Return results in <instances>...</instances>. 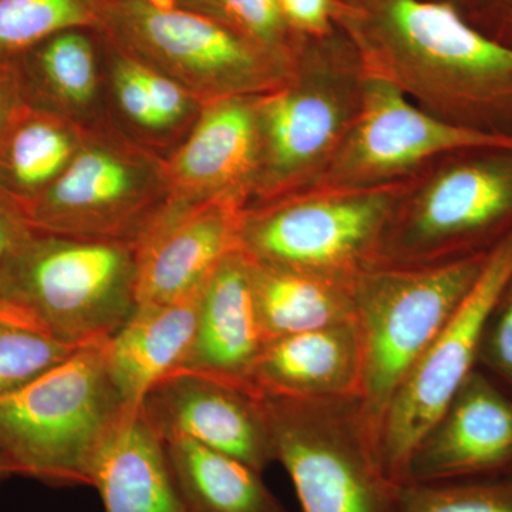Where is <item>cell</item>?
<instances>
[{"mask_svg":"<svg viewBox=\"0 0 512 512\" xmlns=\"http://www.w3.org/2000/svg\"><path fill=\"white\" fill-rule=\"evenodd\" d=\"M336 26L369 76L450 126L512 141V47L448 0H338Z\"/></svg>","mask_w":512,"mask_h":512,"instance_id":"cell-1","label":"cell"},{"mask_svg":"<svg viewBox=\"0 0 512 512\" xmlns=\"http://www.w3.org/2000/svg\"><path fill=\"white\" fill-rule=\"evenodd\" d=\"M512 235V141L450 151L407 181L370 268L490 254Z\"/></svg>","mask_w":512,"mask_h":512,"instance_id":"cell-2","label":"cell"},{"mask_svg":"<svg viewBox=\"0 0 512 512\" xmlns=\"http://www.w3.org/2000/svg\"><path fill=\"white\" fill-rule=\"evenodd\" d=\"M366 83L359 53L339 28L299 39L286 82L256 99L259 167L249 205L298 194L318 181L362 111Z\"/></svg>","mask_w":512,"mask_h":512,"instance_id":"cell-3","label":"cell"},{"mask_svg":"<svg viewBox=\"0 0 512 512\" xmlns=\"http://www.w3.org/2000/svg\"><path fill=\"white\" fill-rule=\"evenodd\" d=\"M107 339L0 397V453L13 476L50 487L92 485L101 448L128 412L111 377Z\"/></svg>","mask_w":512,"mask_h":512,"instance_id":"cell-4","label":"cell"},{"mask_svg":"<svg viewBox=\"0 0 512 512\" xmlns=\"http://www.w3.org/2000/svg\"><path fill=\"white\" fill-rule=\"evenodd\" d=\"M0 299L62 342L109 339L137 306L134 248L107 239L36 234L0 261Z\"/></svg>","mask_w":512,"mask_h":512,"instance_id":"cell-5","label":"cell"},{"mask_svg":"<svg viewBox=\"0 0 512 512\" xmlns=\"http://www.w3.org/2000/svg\"><path fill=\"white\" fill-rule=\"evenodd\" d=\"M103 26L201 106L274 92L295 59L259 45L227 20L168 0H104Z\"/></svg>","mask_w":512,"mask_h":512,"instance_id":"cell-6","label":"cell"},{"mask_svg":"<svg viewBox=\"0 0 512 512\" xmlns=\"http://www.w3.org/2000/svg\"><path fill=\"white\" fill-rule=\"evenodd\" d=\"M259 397L303 512H397L399 484L384 473L362 397Z\"/></svg>","mask_w":512,"mask_h":512,"instance_id":"cell-7","label":"cell"},{"mask_svg":"<svg viewBox=\"0 0 512 512\" xmlns=\"http://www.w3.org/2000/svg\"><path fill=\"white\" fill-rule=\"evenodd\" d=\"M490 254L423 268H367L353 279L365 359L362 402L375 430L404 377L473 291Z\"/></svg>","mask_w":512,"mask_h":512,"instance_id":"cell-8","label":"cell"},{"mask_svg":"<svg viewBox=\"0 0 512 512\" xmlns=\"http://www.w3.org/2000/svg\"><path fill=\"white\" fill-rule=\"evenodd\" d=\"M407 181L359 190L302 191L248 205L239 249L258 264L350 285L372 266Z\"/></svg>","mask_w":512,"mask_h":512,"instance_id":"cell-9","label":"cell"},{"mask_svg":"<svg viewBox=\"0 0 512 512\" xmlns=\"http://www.w3.org/2000/svg\"><path fill=\"white\" fill-rule=\"evenodd\" d=\"M163 163L106 137H84L55 183L19 208L37 234L133 247L167 201Z\"/></svg>","mask_w":512,"mask_h":512,"instance_id":"cell-10","label":"cell"},{"mask_svg":"<svg viewBox=\"0 0 512 512\" xmlns=\"http://www.w3.org/2000/svg\"><path fill=\"white\" fill-rule=\"evenodd\" d=\"M511 274L512 235L491 251L473 291L384 409L376 429L377 451L394 484L404 483L414 448L477 369L485 318Z\"/></svg>","mask_w":512,"mask_h":512,"instance_id":"cell-11","label":"cell"},{"mask_svg":"<svg viewBox=\"0 0 512 512\" xmlns=\"http://www.w3.org/2000/svg\"><path fill=\"white\" fill-rule=\"evenodd\" d=\"M450 126L367 74L362 111L318 181L308 190H359L402 183L460 148L508 143Z\"/></svg>","mask_w":512,"mask_h":512,"instance_id":"cell-12","label":"cell"},{"mask_svg":"<svg viewBox=\"0 0 512 512\" xmlns=\"http://www.w3.org/2000/svg\"><path fill=\"white\" fill-rule=\"evenodd\" d=\"M245 202L167 198L134 242L137 305L163 303L201 288L239 249Z\"/></svg>","mask_w":512,"mask_h":512,"instance_id":"cell-13","label":"cell"},{"mask_svg":"<svg viewBox=\"0 0 512 512\" xmlns=\"http://www.w3.org/2000/svg\"><path fill=\"white\" fill-rule=\"evenodd\" d=\"M140 410L163 441L187 437L258 473L275 461L261 397L251 390L177 370L148 390Z\"/></svg>","mask_w":512,"mask_h":512,"instance_id":"cell-14","label":"cell"},{"mask_svg":"<svg viewBox=\"0 0 512 512\" xmlns=\"http://www.w3.org/2000/svg\"><path fill=\"white\" fill-rule=\"evenodd\" d=\"M497 478H512V394L477 367L414 448L404 483Z\"/></svg>","mask_w":512,"mask_h":512,"instance_id":"cell-15","label":"cell"},{"mask_svg":"<svg viewBox=\"0 0 512 512\" xmlns=\"http://www.w3.org/2000/svg\"><path fill=\"white\" fill-rule=\"evenodd\" d=\"M256 99L229 97L200 107L190 137L163 163L168 198L251 204L259 167Z\"/></svg>","mask_w":512,"mask_h":512,"instance_id":"cell-16","label":"cell"},{"mask_svg":"<svg viewBox=\"0 0 512 512\" xmlns=\"http://www.w3.org/2000/svg\"><path fill=\"white\" fill-rule=\"evenodd\" d=\"M265 345L255 308L251 261L237 249L222 259L202 285L194 342L180 370L254 392L249 380Z\"/></svg>","mask_w":512,"mask_h":512,"instance_id":"cell-17","label":"cell"},{"mask_svg":"<svg viewBox=\"0 0 512 512\" xmlns=\"http://www.w3.org/2000/svg\"><path fill=\"white\" fill-rule=\"evenodd\" d=\"M365 359L355 320L266 343L251 389L305 400L362 397Z\"/></svg>","mask_w":512,"mask_h":512,"instance_id":"cell-18","label":"cell"},{"mask_svg":"<svg viewBox=\"0 0 512 512\" xmlns=\"http://www.w3.org/2000/svg\"><path fill=\"white\" fill-rule=\"evenodd\" d=\"M201 288L174 301L137 305L107 339V365L127 409H140L148 390L184 365L197 329Z\"/></svg>","mask_w":512,"mask_h":512,"instance_id":"cell-19","label":"cell"},{"mask_svg":"<svg viewBox=\"0 0 512 512\" xmlns=\"http://www.w3.org/2000/svg\"><path fill=\"white\" fill-rule=\"evenodd\" d=\"M92 487L106 512H188L175 487L164 441L140 409L128 410L101 448Z\"/></svg>","mask_w":512,"mask_h":512,"instance_id":"cell-20","label":"cell"},{"mask_svg":"<svg viewBox=\"0 0 512 512\" xmlns=\"http://www.w3.org/2000/svg\"><path fill=\"white\" fill-rule=\"evenodd\" d=\"M249 261L266 343L355 320L352 284Z\"/></svg>","mask_w":512,"mask_h":512,"instance_id":"cell-21","label":"cell"},{"mask_svg":"<svg viewBox=\"0 0 512 512\" xmlns=\"http://www.w3.org/2000/svg\"><path fill=\"white\" fill-rule=\"evenodd\" d=\"M175 487L188 512H289L237 458L187 437L164 441Z\"/></svg>","mask_w":512,"mask_h":512,"instance_id":"cell-22","label":"cell"},{"mask_svg":"<svg viewBox=\"0 0 512 512\" xmlns=\"http://www.w3.org/2000/svg\"><path fill=\"white\" fill-rule=\"evenodd\" d=\"M84 137L64 114L26 107L0 143V194L18 208L35 200L66 170Z\"/></svg>","mask_w":512,"mask_h":512,"instance_id":"cell-23","label":"cell"},{"mask_svg":"<svg viewBox=\"0 0 512 512\" xmlns=\"http://www.w3.org/2000/svg\"><path fill=\"white\" fill-rule=\"evenodd\" d=\"M12 60L30 107L59 113L84 109L96 97V53L79 29L57 33Z\"/></svg>","mask_w":512,"mask_h":512,"instance_id":"cell-24","label":"cell"},{"mask_svg":"<svg viewBox=\"0 0 512 512\" xmlns=\"http://www.w3.org/2000/svg\"><path fill=\"white\" fill-rule=\"evenodd\" d=\"M104 0H0V57L13 59L67 30L103 26Z\"/></svg>","mask_w":512,"mask_h":512,"instance_id":"cell-25","label":"cell"},{"mask_svg":"<svg viewBox=\"0 0 512 512\" xmlns=\"http://www.w3.org/2000/svg\"><path fill=\"white\" fill-rule=\"evenodd\" d=\"M397 512H512V478L407 481L397 488Z\"/></svg>","mask_w":512,"mask_h":512,"instance_id":"cell-26","label":"cell"},{"mask_svg":"<svg viewBox=\"0 0 512 512\" xmlns=\"http://www.w3.org/2000/svg\"><path fill=\"white\" fill-rule=\"evenodd\" d=\"M83 346L52 338L28 323L0 320V397L32 383Z\"/></svg>","mask_w":512,"mask_h":512,"instance_id":"cell-27","label":"cell"},{"mask_svg":"<svg viewBox=\"0 0 512 512\" xmlns=\"http://www.w3.org/2000/svg\"><path fill=\"white\" fill-rule=\"evenodd\" d=\"M225 18L259 45L293 55L301 37L284 18L278 0H218Z\"/></svg>","mask_w":512,"mask_h":512,"instance_id":"cell-28","label":"cell"},{"mask_svg":"<svg viewBox=\"0 0 512 512\" xmlns=\"http://www.w3.org/2000/svg\"><path fill=\"white\" fill-rule=\"evenodd\" d=\"M477 367L512 394V274L485 318Z\"/></svg>","mask_w":512,"mask_h":512,"instance_id":"cell-29","label":"cell"},{"mask_svg":"<svg viewBox=\"0 0 512 512\" xmlns=\"http://www.w3.org/2000/svg\"><path fill=\"white\" fill-rule=\"evenodd\" d=\"M113 86L117 103L128 119L146 130L160 131L150 94L140 74V64L133 56H121L114 64Z\"/></svg>","mask_w":512,"mask_h":512,"instance_id":"cell-30","label":"cell"},{"mask_svg":"<svg viewBox=\"0 0 512 512\" xmlns=\"http://www.w3.org/2000/svg\"><path fill=\"white\" fill-rule=\"evenodd\" d=\"M138 60V59H137ZM141 79L146 84L151 103L160 121L161 130L177 126L190 114L192 107H201L177 80L138 60Z\"/></svg>","mask_w":512,"mask_h":512,"instance_id":"cell-31","label":"cell"},{"mask_svg":"<svg viewBox=\"0 0 512 512\" xmlns=\"http://www.w3.org/2000/svg\"><path fill=\"white\" fill-rule=\"evenodd\" d=\"M289 28L296 36L320 39L336 32L338 0H278Z\"/></svg>","mask_w":512,"mask_h":512,"instance_id":"cell-32","label":"cell"},{"mask_svg":"<svg viewBox=\"0 0 512 512\" xmlns=\"http://www.w3.org/2000/svg\"><path fill=\"white\" fill-rule=\"evenodd\" d=\"M461 13L485 35L512 47V0H476Z\"/></svg>","mask_w":512,"mask_h":512,"instance_id":"cell-33","label":"cell"},{"mask_svg":"<svg viewBox=\"0 0 512 512\" xmlns=\"http://www.w3.org/2000/svg\"><path fill=\"white\" fill-rule=\"evenodd\" d=\"M28 106L15 63L12 59L0 57V143Z\"/></svg>","mask_w":512,"mask_h":512,"instance_id":"cell-34","label":"cell"},{"mask_svg":"<svg viewBox=\"0 0 512 512\" xmlns=\"http://www.w3.org/2000/svg\"><path fill=\"white\" fill-rule=\"evenodd\" d=\"M36 234L18 205L0 194V261L20 251Z\"/></svg>","mask_w":512,"mask_h":512,"instance_id":"cell-35","label":"cell"},{"mask_svg":"<svg viewBox=\"0 0 512 512\" xmlns=\"http://www.w3.org/2000/svg\"><path fill=\"white\" fill-rule=\"evenodd\" d=\"M168 2L184 6V8L198 10V12L207 13V15L215 16V18L224 19L229 22V20L225 18L218 0H168Z\"/></svg>","mask_w":512,"mask_h":512,"instance_id":"cell-36","label":"cell"},{"mask_svg":"<svg viewBox=\"0 0 512 512\" xmlns=\"http://www.w3.org/2000/svg\"><path fill=\"white\" fill-rule=\"evenodd\" d=\"M0 320H15V322H23L35 326L23 313H20L18 309L12 308L8 303L3 302L2 299H0Z\"/></svg>","mask_w":512,"mask_h":512,"instance_id":"cell-37","label":"cell"},{"mask_svg":"<svg viewBox=\"0 0 512 512\" xmlns=\"http://www.w3.org/2000/svg\"><path fill=\"white\" fill-rule=\"evenodd\" d=\"M13 476L12 470H10L8 461L3 457V454L0 453V487L9 480L10 477Z\"/></svg>","mask_w":512,"mask_h":512,"instance_id":"cell-38","label":"cell"},{"mask_svg":"<svg viewBox=\"0 0 512 512\" xmlns=\"http://www.w3.org/2000/svg\"><path fill=\"white\" fill-rule=\"evenodd\" d=\"M448 2L453 3V5H456L458 9L463 12L464 9H467L468 6L473 5L476 0H448Z\"/></svg>","mask_w":512,"mask_h":512,"instance_id":"cell-39","label":"cell"}]
</instances>
